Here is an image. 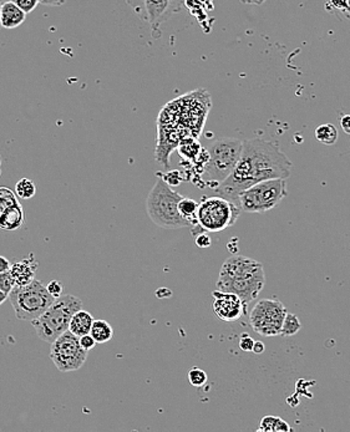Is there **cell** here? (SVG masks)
I'll use <instances>...</instances> for the list:
<instances>
[{
    "label": "cell",
    "instance_id": "cell-5",
    "mask_svg": "<svg viewBox=\"0 0 350 432\" xmlns=\"http://www.w3.org/2000/svg\"><path fill=\"white\" fill-rule=\"evenodd\" d=\"M9 300L16 318L31 323L54 303L55 298L40 280L34 279L30 284L15 285Z\"/></svg>",
    "mask_w": 350,
    "mask_h": 432
},
{
    "label": "cell",
    "instance_id": "cell-11",
    "mask_svg": "<svg viewBox=\"0 0 350 432\" xmlns=\"http://www.w3.org/2000/svg\"><path fill=\"white\" fill-rule=\"evenodd\" d=\"M264 284H266V275L264 273H261L241 279L217 280L216 288L222 292L238 295L245 302V304L248 305L253 300L257 299V297L264 288Z\"/></svg>",
    "mask_w": 350,
    "mask_h": 432
},
{
    "label": "cell",
    "instance_id": "cell-22",
    "mask_svg": "<svg viewBox=\"0 0 350 432\" xmlns=\"http://www.w3.org/2000/svg\"><path fill=\"white\" fill-rule=\"evenodd\" d=\"M15 193L21 200L33 198L35 193H36V186H35L34 181L29 180V178H21L15 185Z\"/></svg>",
    "mask_w": 350,
    "mask_h": 432
},
{
    "label": "cell",
    "instance_id": "cell-23",
    "mask_svg": "<svg viewBox=\"0 0 350 432\" xmlns=\"http://www.w3.org/2000/svg\"><path fill=\"white\" fill-rule=\"evenodd\" d=\"M302 329L301 320L296 314L287 313L283 325H282L281 335L283 336H293Z\"/></svg>",
    "mask_w": 350,
    "mask_h": 432
},
{
    "label": "cell",
    "instance_id": "cell-18",
    "mask_svg": "<svg viewBox=\"0 0 350 432\" xmlns=\"http://www.w3.org/2000/svg\"><path fill=\"white\" fill-rule=\"evenodd\" d=\"M90 334L96 340L98 344H105L113 339L114 330L106 320H95L90 330Z\"/></svg>",
    "mask_w": 350,
    "mask_h": 432
},
{
    "label": "cell",
    "instance_id": "cell-20",
    "mask_svg": "<svg viewBox=\"0 0 350 432\" xmlns=\"http://www.w3.org/2000/svg\"><path fill=\"white\" fill-rule=\"evenodd\" d=\"M316 138L326 146H333L338 141V130L331 123H323L316 128Z\"/></svg>",
    "mask_w": 350,
    "mask_h": 432
},
{
    "label": "cell",
    "instance_id": "cell-29",
    "mask_svg": "<svg viewBox=\"0 0 350 432\" xmlns=\"http://www.w3.org/2000/svg\"><path fill=\"white\" fill-rule=\"evenodd\" d=\"M195 241H196V246H197L198 248H208V247L212 245V240H211V237L208 236L206 232H202V233H200V235H196Z\"/></svg>",
    "mask_w": 350,
    "mask_h": 432
},
{
    "label": "cell",
    "instance_id": "cell-24",
    "mask_svg": "<svg viewBox=\"0 0 350 432\" xmlns=\"http://www.w3.org/2000/svg\"><path fill=\"white\" fill-rule=\"evenodd\" d=\"M19 197L8 187H0V217L8 208L19 202Z\"/></svg>",
    "mask_w": 350,
    "mask_h": 432
},
{
    "label": "cell",
    "instance_id": "cell-27",
    "mask_svg": "<svg viewBox=\"0 0 350 432\" xmlns=\"http://www.w3.org/2000/svg\"><path fill=\"white\" fill-rule=\"evenodd\" d=\"M11 1L18 5L20 9L24 10L26 14H30L40 4V0H11Z\"/></svg>",
    "mask_w": 350,
    "mask_h": 432
},
{
    "label": "cell",
    "instance_id": "cell-34",
    "mask_svg": "<svg viewBox=\"0 0 350 432\" xmlns=\"http://www.w3.org/2000/svg\"><path fill=\"white\" fill-rule=\"evenodd\" d=\"M11 268V263L5 257L0 256V273L8 272Z\"/></svg>",
    "mask_w": 350,
    "mask_h": 432
},
{
    "label": "cell",
    "instance_id": "cell-13",
    "mask_svg": "<svg viewBox=\"0 0 350 432\" xmlns=\"http://www.w3.org/2000/svg\"><path fill=\"white\" fill-rule=\"evenodd\" d=\"M264 273L263 265L258 260L251 259L248 257L233 254L225 260L217 280H232L248 278L253 275Z\"/></svg>",
    "mask_w": 350,
    "mask_h": 432
},
{
    "label": "cell",
    "instance_id": "cell-35",
    "mask_svg": "<svg viewBox=\"0 0 350 432\" xmlns=\"http://www.w3.org/2000/svg\"><path fill=\"white\" fill-rule=\"evenodd\" d=\"M68 0H44L41 4L48 5V6H61L66 4Z\"/></svg>",
    "mask_w": 350,
    "mask_h": 432
},
{
    "label": "cell",
    "instance_id": "cell-26",
    "mask_svg": "<svg viewBox=\"0 0 350 432\" xmlns=\"http://www.w3.org/2000/svg\"><path fill=\"white\" fill-rule=\"evenodd\" d=\"M14 287L15 280L10 270L0 273V289L4 290L5 293L9 294L10 292L14 289Z\"/></svg>",
    "mask_w": 350,
    "mask_h": 432
},
{
    "label": "cell",
    "instance_id": "cell-39",
    "mask_svg": "<svg viewBox=\"0 0 350 432\" xmlns=\"http://www.w3.org/2000/svg\"><path fill=\"white\" fill-rule=\"evenodd\" d=\"M1 4H3V3H0V9H1ZM1 28H3V26H1V23H0V29H1Z\"/></svg>",
    "mask_w": 350,
    "mask_h": 432
},
{
    "label": "cell",
    "instance_id": "cell-33",
    "mask_svg": "<svg viewBox=\"0 0 350 432\" xmlns=\"http://www.w3.org/2000/svg\"><path fill=\"white\" fill-rule=\"evenodd\" d=\"M341 126L346 135H350V115H344L341 118Z\"/></svg>",
    "mask_w": 350,
    "mask_h": 432
},
{
    "label": "cell",
    "instance_id": "cell-1",
    "mask_svg": "<svg viewBox=\"0 0 350 432\" xmlns=\"http://www.w3.org/2000/svg\"><path fill=\"white\" fill-rule=\"evenodd\" d=\"M292 163L276 143L261 138L243 141L240 161L233 173L216 186L220 196L240 206V196L259 182L291 176Z\"/></svg>",
    "mask_w": 350,
    "mask_h": 432
},
{
    "label": "cell",
    "instance_id": "cell-21",
    "mask_svg": "<svg viewBox=\"0 0 350 432\" xmlns=\"http://www.w3.org/2000/svg\"><path fill=\"white\" fill-rule=\"evenodd\" d=\"M258 431L263 432H289L292 428L283 418L277 416H266L261 420Z\"/></svg>",
    "mask_w": 350,
    "mask_h": 432
},
{
    "label": "cell",
    "instance_id": "cell-3",
    "mask_svg": "<svg viewBox=\"0 0 350 432\" xmlns=\"http://www.w3.org/2000/svg\"><path fill=\"white\" fill-rule=\"evenodd\" d=\"M80 309H83V302L78 297L61 295L38 319L33 320L31 325L40 339L51 344L60 335L69 330L70 320Z\"/></svg>",
    "mask_w": 350,
    "mask_h": 432
},
{
    "label": "cell",
    "instance_id": "cell-36",
    "mask_svg": "<svg viewBox=\"0 0 350 432\" xmlns=\"http://www.w3.org/2000/svg\"><path fill=\"white\" fill-rule=\"evenodd\" d=\"M264 349H266V346H264V344L262 341H256L254 345H253V353L262 354L264 351Z\"/></svg>",
    "mask_w": 350,
    "mask_h": 432
},
{
    "label": "cell",
    "instance_id": "cell-25",
    "mask_svg": "<svg viewBox=\"0 0 350 432\" xmlns=\"http://www.w3.org/2000/svg\"><path fill=\"white\" fill-rule=\"evenodd\" d=\"M188 380L192 386L201 388L207 383V374L205 373L202 369L193 368L188 371Z\"/></svg>",
    "mask_w": 350,
    "mask_h": 432
},
{
    "label": "cell",
    "instance_id": "cell-14",
    "mask_svg": "<svg viewBox=\"0 0 350 432\" xmlns=\"http://www.w3.org/2000/svg\"><path fill=\"white\" fill-rule=\"evenodd\" d=\"M38 260L30 253L24 259L18 260L11 264L10 273L15 280V285L30 284L35 279V272L38 269Z\"/></svg>",
    "mask_w": 350,
    "mask_h": 432
},
{
    "label": "cell",
    "instance_id": "cell-7",
    "mask_svg": "<svg viewBox=\"0 0 350 432\" xmlns=\"http://www.w3.org/2000/svg\"><path fill=\"white\" fill-rule=\"evenodd\" d=\"M287 197L284 178L259 182L247 188L240 196V207L247 213H266L278 206Z\"/></svg>",
    "mask_w": 350,
    "mask_h": 432
},
{
    "label": "cell",
    "instance_id": "cell-6",
    "mask_svg": "<svg viewBox=\"0 0 350 432\" xmlns=\"http://www.w3.org/2000/svg\"><path fill=\"white\" fill-rule=\"evenodd\" d=\"M241 212V207L225 197H208L198 205L196 227L202 232L218 233L235 226Z\"/></svg>",
    "mask_w": 350,
    "mask_h": 432
},
{
    "label": "cell",
    "instance_id": "cell-8",
    "mask_svg": "<svg viewBox=\"0 0 350 432\" xmlns=\"http://www.w3.org/2000/svg\"><path fill=\"white\" fill-rule=\"evenodd\" d=\"M50 345V359L61 373H71L84 366L89 351L81 346L79 338L70 330H66Z\"/></svg>",
    "mask_w": 350,
    "mask_h": 432
},
{
    "label": "cell",
    "instance_id": "cell-41",
    "mask_svg": "<svg viewBox=\"0 0 350 432\" xmlns=\"http://www.w3.org/2000/svg\"><path fill=\"white\" fill-rule=\"evenodd\" d=\"M43 1H44V0H40V4H41V3H43Z\"/></svg>",
    "mask_w": 350,
    "mask_h": 432
},
{
    "label": "cell",
    "instance_id": "cell-38",
    "mask_svg": "<svg viewBox=\"0 0 350 432\" xmlns=\"http://www.w3.org/2000/svg\"><path fill=\"white\" fill-rule=\"evenodd\" d=\"M6 299H9V294L5 293L4 290L0 289V305L3 304Z\"/></svg>",
    "mask_w": 350,
    "mask_h": 432
},
{
    "label": "cell",
    "instance_id": "cell-16",
    "mask_svg": "<svg viewBox=\"0 0 350 432\" xmlns=\"http://www.w3.org/2000/svg\"><path fill=\"white\" fill-rule=\"evenodd\" d=\"M24 210L20 202L10 207L0 217V230L3 231H16L24 223Z\"/></svg>",
    "mask_w": 350,
    "mask_h": 432
},
{
    "label": "cell",
    "instance_id": "cell-31",
    "mask_svg": "<svg viewBox=\"0 0 350 432\" xmlns=\"http://www.w3.org/2000/svg\"><path fill=\"white\" fill-rule=\"evenodd\" d=\"M80 344L81 346L86 350V351H90V350H93L95 348V345L98 344L96 343V340L91 336V334L83 335V336H80Z\"/></svg>",
    "mask_w": 350,
    "mask_h": 432
},
{
    "label": "cell",
    "instance_id": "cell-40",
    "mask_svg": "<svg viewBox=\"0 0 350 432\" xmlns=\"http://www.w3.org/2000/svg\"><path fill=\"white\" fill-rule=\"evenodd\" d=\"M5 1H9V0H0V3H5Z\"/></svg>",
    "mask_w": 350,
    "mask_h": 432
},
{
    "label": "cell",
    "instance_id": "cell-42",
    "mask_svg": "<svg viewBox=\"0 0 350 432\" xmlns=\"http://www.w3.org/2000/svg\"><path fill=\"white\" fill-rule=\"evenodd\" d=\"M0 165H1V160H0Z\"/></svg>",
    "mask_w": 350,
    "mask_h": 432
},
{
    "label": "cell",
    "instance_id": "cell-12",
    "mask_svg": "<svg viewBox=\"0 0 350 432\" xmlns=\"http://www.w3.org/2000/svg\"><path fill=\"white\" fill-rule=\"evenodd\" d=\"M212 297L213 313L223 322L233 323L246 314L247 305L238 295L217 289L213 292Z\"/></svg>",
    "mask_w": 350,
    "mask_h": 432
},
{
    "label": "cell",
    "instance_id": "cell-15",
    "mask_svg": "<svg viewBox=\"0 0 350 432\" xmlns=\"http://www.w3.org/2000/svg\"><path fill=\"white\" fill-rule=\"evenodd\" d=\"M26 19V13L20 9L18 5L14 4L11 0L5 1L1 4L0 9V23L4 29H15L19 28Z\"/></svg>",
    "mask_w": 350,
    "mask_h": 432
},
{
    "label": "cell",
    "instance_id": "cell-9",
    "mask_svg": "<svg viewBox=\"0 0 350 432\" xmlns=\"http://www.w3.org/2000/svg\"><path fill=\"white\" fill-rule=\"evenodd\" d=\"M140 19L148 23L155 38L160 36V28L175 13L181 10L183 0H125Z\"/></svg>",
    "mask_w": 350,
    "mask_h": 432
},
{
    "label": "cell",
    "instance_id": "cell-43",
    "mask_svg": "<svg viewBox=\"0 0 350 432\" xmlns=\"http://www.w3.org/2000/svg\"><path fill=\"white\" fill-rule=\"evenodd\" d=\"M0 175H1V170H0Z\"/></svg>",
    "mask_w": 350,
    "mask_h": 432
},
{
    "label": "cell",
    "instance_id": "cell-4",
    "mask_svg": "<svg viewBox=\"0 0 350 432\" xmlns=\"http://www.w3.org/2000/svg\"><path fill=\"white\" fill-rule=\"evenodd\" d=\"M243 141L236 138H221L213 141L208 148V160L203 173L208 182L220 185L225 181L237 166L242 155Z\"/></svg>",
    "mask_w": 350,
    "mask_h": 432
},
{
    "label": "cell",
    "instance_id": "cell-30",
    "mask_svg": "<svg viewBox=\"0 0 350 432\" xmlns=\"http://www.w3.org/2000/svg\"><path fill=\"white\" fill-rule=\"evenodd\" d=\"M254 340L253 338H251L248 334H243L241 336V339H240V348L243 351H247V353H249V351H253V345H254Z\"/></svg>",
    "mask_w": 350,
    "mask_h": 432
},
{
    "label": "cell",
    "instance_id": "cell-32",
    "mask_svg": "<svg viewBox=\"0 0 350 432\" xmlns=\"http://www.w3.org/2000/svg\"><path fill=\"white\" fill-rule=\"evenodd\" d=\"M158 176H160V175H158ZM160 177H163V180L168 182L170 186H171V185H173V186H177V185H180V181H181V178H180V175H178L177 171H175V173H168L166 176Z\"/></svg>",
    "mask_w": 350,
    "mask_h": 432
},
{
    "label": "cell",
    "instance_id": "cell-17",
    "mask_svg": "<svg viewBox=\"0 0 350 432\" xmlns=\"http://www.w3.org/2000/svg\"><path fill=\"white\" fill-rule=\"evenodd\" d=\"M94 322V317L90 314L89 312L84 309L78 310L70 320L69 330L80 338L83 335L90 334Z\"/></svg>",
    "mask_w": 350,
    "mask_h": 432
},
{
    "label": "cell",
    "instance_id": "cell-28",
    "mask_svg": "<svg viewBox=\"0 0 350 432\" xmlns=\"http://www.w3.org/2000/svg\"><path fill=\"white\" fill-rule=\"evenodd\" d=\"M46 288H48L50 294L53 295L55 299L63 295V284L60 283L59 280H51L46 285Z\"/></svg>",
    "mask_w": 350,
    "mask_h": 432
},
{
    "label": "cell",
    "instance_id": "cell-2",
    "mask_svg": "<svg viewBox=\"0 0 350 432\" xmlns=\"http://www.w3.org/2000/svg\"><path fill=\"white\" fill-rule=\"evenodd\" d=\"M182 196L173 191L163 177L158 180L148 193L146 211L150 220L158 227L165 230H178L183 227H191L178 211V203Z\"/></svg>",
    "mask_w": 350,
    "mask_h": 432
},
{
    "label": "cell",
    "instance_id": "cell-19",
    "mask_svg": "<svg viewBox=\"0 0 350 432\" xmlns=\"http://www.w3.org/2000/svg\"><path fill=\"white\" fill-rule=\"evenodd\" d=\"M198 205L200 203L192 198H185V197H182V200L178 203V211L188 223H191V226L197 225Z\"/></svg>",
    "mask_w": 350,
    "mask_h": 432
},
{
    "label": "cell",
    "instance_id": "cell-37",
    "mask_svg": "<svg viewBox=\"0 0 350 432\" xmlns=\"http://www.w3.org/2000/svg\"><path fill=\"white\" fill-rule=\"evenodd\" d=\"M243 4L262 5L266 3L267 0H240Z\"/></svg>",
    "mask_w": 350,
    "mask_h": 432
},
{
    "label": "cell",
    "instance_id": "cell-10",
    "mask_svg": "<svg viewBox=\"0 0 350 432\" xmlns=\"http://www.w3.org/2000/svg\"><path fill=\"white\" fill-rule=\"evenodd\" d=\"M286 315V307L279 300L262 299L253 307L249 314V323L252 329L258 334L276 336L281 335Z\"/></svg>",
    "mask_w": 350,
    "mask_h": 432
}]
</instances>
